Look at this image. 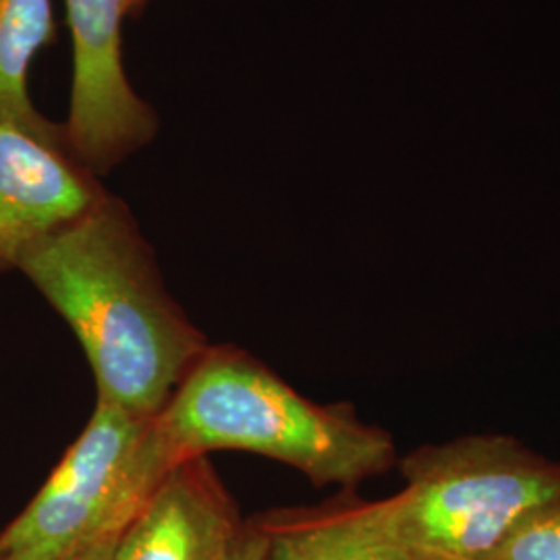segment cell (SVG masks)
<instances>
[{"label":"cell","mask_w":560,"mask_h":560,"mask_svg":"<svg viewBox=\"0 0 560 560\" xmlns=\"http://www.w3.org/2000/svg\"><path fill=\"white\" fill-rule=\"evenodd\" d=\"M18 270L80 340L98 400L136 416H159L210 347L168 293L129 206L110 191L32 245Z\"/></svg>","instance_id":"1"},{"label":"cell","mask_w":560,"mask_h":560,"mask_svg":"<svg viewBox=\"0 0 560 560\" xmlns=\"http://www.w3.org/2000/svg\"><path fill=\"white\" fill-rule=\"evenodd\" d=\"M159 423L179 457L252 453L298 469L316 488L355 490L399 460L393 434L361 420L351 402L307 399L233 345L203 351Z\"/></svg>","instance_id":"2"},{"label":"cell","mask_w":560,"mask_h":560,"mask_svg":"<svg viewBox=\"0 0 560 560\" xmlns=\"http://www.w3.org/2000/svg\"><path fill=\"white\" fill-rule=\"evenodd\" d=\"M405 488L386 499L411 560H478L527 513L560 494V463L506 434L425 444L399 460Z\"/></svg>","instance_id":"3"},{"label":"cell","mask_w":560,"mask_h":560,"mask_svg":"<svg viewBox=\"0 0 560 560\" xmlns=\"http://www.w3.org/2000/svg\"><path fill=\"white\" fill-rule=\"evenodd\" d=\"M159 416L96 407L36 497L0 532V560H67L119 536L179 460Z\"/></svg>","instance_id":"4"},{"label":"cell","mask_w":560,"mask_h":560,"mask_svg":"<svg viewBox=\"0 0 560 560\" xmlns=\"http://www.w3.org/2000/svg\"><path fill=\"white\" fill-rule=\"evenodd\" d=\"M73 38V85L65 136L73 156L106 175L159 133V117L122 65L125 0H65Z\"/></svg>","instance_id":"5"},{"label":"cell","mask_w":560,"mask_h":560,"mask_svg":"<svg viewBox=\"0 0 560 560\" xmlns=\"http://www.w3.org/2000/svg\"><path fill=\"white\" fill-rule=\"evenodd\" d=\"M101 177L71 148L0 122V275L104 198Z\"/></svg>","instance_id":"6"},{"label":"cell","mask_w":560,"mask_h":560,"mask_svg":"<svg viewBox=\"0 0 560 560\" xmlns=\"http://www.w3.org/2000/svg\"><path fill=\"white\" fill-rule=\"evenodd\" d=\"M245 525L206 455L180 457L115 546V560H222Z\"/></svg>","instance_id":"7"},{"label":"cell","mask_w":560,"mask_h":560,"mask_svg":"<svg viewBox=\"0 0 560 560\" xmlns=\"http://www.w3.org/2000/svg\"><path fill=\"white\" fill-rule=\"evenodd\" d=\"M254 521L266 541L264 560H411L393 532L388 501H365L355 490Z\"/></svg>","instance_id":"8"},{"label":"cell","mask_w":560,"mask_h":560,"mask_svg":"<svg viewBox=\"0 0 560 560\" xmlns=\"http://www.w3.org/2000/svg\"><path fill=\"white\" fill-rule=\"evenodd\" d=\"M50 38V0H0V122L69 145L65 125L44 119L27 92L30 65Z\"/></svg>","instance_id":"9"},{"label":"cell","mask_w":560,"mask_h":560,"mask_svg":"<svg viewBox=\"0 0 560 560\" xmlns=\"http://www.w3.org/2000/svg\"><path fill=\"white\" fill-rule=\"evenodd\" d=\"M478 560H560V494L527 513Z\"/></svg>","instance_id":"10"},{"label":"cell","mask_w":560,"mask_h":560,"mask_svg":"<svg viewBox=\"0 0 560 560\" xmlns=\"http://www.w3.org/2000/svg\"><path fill=\"white\" fill-rule=\"evenodd\" d=\"M264 548H266L264 534L252 517V520H245L237 540L233 541V546L226 550L222 560H264Z\"/></svg>","instance_id":"11"},{"label":"cell","mask_w":560,"mask_h":560,"mask_svg":"<svg viewBox=\"0 0 560 560\" xmlns=\"http://www.w3.org/2000/svg\"><path fill=\"white\" fill-rule=\"evenodd\" d=\"M119 536H108L102 540L94 541L85 546L80 552H75L71 559L67 560H115V546H117Z\"/></svg>","instance_id":"12"},{"label":"cell","mask_w":560,"mask_h":560,"mask_svg":"<svg viewBox=\"0 0 560 560\" xmlns=\"http://www.w3.org/2000/svg\"><path fill=\"white\" fill-rule=\"evenodd\" d=\"M145 2H148V0H125V11H127V15H138V13H141V9L145 7Z\"/></svg>","instance_id":"13"}]
</instances>
